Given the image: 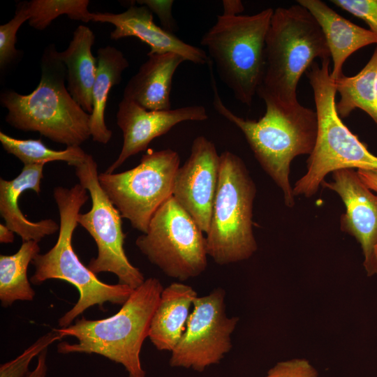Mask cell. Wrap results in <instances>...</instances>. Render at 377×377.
<instances>
[{
	"instance_id": "cell-13",
	"label": "cell",
	"mask_w": 377,
	"mask_h": 377,
	"mask_svg": "<svg viewBox=\"0 0 377 377\" xmlns=\"http://www.w3.org/2000/svg\"><path fill=\"white\" fill-rule=\"evenodd\" d=\"M219 169L220 155L214 142L200 135L193 140L191 154L175 177L172 196L205 234L209 227Z\"/></svg>"
},
{
	"instance_id": "cell-34",
	"label": "cell",
	"mask_w": 377,
	"mask_h": 377,
	"mask_svg": "<svg viewBox=\"0 0 377 377\" xmlns=\"http://www.w3.org/2000/svg\"><path fill=\"white\" fill-rule=\"evenodd\" d=\"M47 348L44 350L38 356L37 364L34 370L30 371L27 377H46L47 366L46 362Z\"/></svg>"
},
{
	"instance_id": "cell-32",
	"label": "cell",
	"mask_w": 377,
	"mask_h": 377,
	"mask_svg": "<svg viewBox=\"0 0 377 377\" xmlns=\"http://www.w3.org/2000/svg\"><path fill=\"white\" fill-rule=\"evenodd\" d=\"M357 171L362 181L377 193V169H357Z\"/></svg>"
},
{
	"instance_id": "cell-1",
	"label": "cell",
	"mask_w": 377,
	"mask_h": 377,
	"mask_svg": "<svg viewBox=\"0 0 377 377\" xmlns=\"http://www.w3.org/2000/svg\"><path fill=\"white\" fill-rule=\"evenodd\" d=\"M209 68L216 111L241 130L254 156L263 170L281 189L284 203L295 205V195L289 180L290 164L295 157L310 155L318 133L316 111L299 102L286 105L263 95L266 110L258 120L244 119L229 110L222 102L216 87L212 64Z\"/></svg>"
},
{
	"instance_id": "cell-3",
	"label": "cell",
	"mask_w": 377,
	"mask_h": 377,
	"mask_svg": "<svg viewBox=\"0 0 377 377\" xmlns=\"http://www.w3.org/2000/svg\"><path fill=\"white\" fill-rule=\"evenodd\" d=\"M163 290L160 281L150 277L133 290L113 316L99 320L82 317L74 324L56 329L62 338L73 337L78 341L59 343L58 353L98 354L122 364L128 377H145L140 354Z\"/></svg>"
},
{
	"instance_id": "cell-30",
	"label": "cell",
	"mask_w": 377,
	"mask_h": 377,
	"mask_svg": "<svg viewBox=\"0 0 377 377\" xmlns=\"http://www.w3.org/2000/svg\"><path fill=\"white\" fill-rule=\"evenodd\" d=\"M265 377H319L310 362L304 358H293L277 362Z\"/></svg>"
},
{
	"instance_id": "cell-2",
	"label": "cell",
	"mask_w": 377,
	"mask_h": 377,
	"mask_svg": "<svg viewBox=\"0 0 377 377\" xmlns=\"http://www.w3.org/2000/svg\"><path fill=\"white\" fill-rule=\"evenodd\" d=\"M40 70V82L30 94L10 89L1 93L0 103L7 110L6 122L20 131L38 132L66 147H80L91 137V114L68 92L66 68L54 44L45 48Z\"/></svg>"
},
{
	"instance_id": "cell-4",
	"label": "cell",
	"mask_w": 377,
	"mask_h": 377,
	"mask_svg": "<svg viewBox=\"0 0 377 377\" xmlns=\"http://www.w3.org/2000/svg\"><path fill=\"white\" fill-rule=\"evenodd\" d=\"M88 191L80 184L71 188L57 186L53 197L59 214L60 224L57 242L47 252L38 254L31 264L35 271L30 279L34 285L49 279H60L73 285L80 297L73 307L58 321L60 327L71 325L85 310L106 302L123 304L133 290L126 285L108 284L101 281L83 265L72 246V238L81 207L89 199Z\"/></svg>"
},
{
	"instance_id": "cell-9",
	"label": "cell",
	"mask_w": 377,
	"mask_h": 377,
	"mask_svg": "<svg viewBox=\"0 0 377 377\" xmlns=\"http://www.w3.org/2000/svg\"><path fill=\"white\" fill-rule=\"evenodd\" d=\"M179 163L178 153L171 149H149L135 168L99 173L98 181L121 217L145 234L154 213L172 195Z\"/></svg>"
},
{
	"instance_id": "cell-12",
	"label": "cell",
	"mask_w": 377,
	"mask_h": 377,
	"mask_svg": "<svg viewBox=\"0 0 377 377\" xmlns=\"http://www.w3.org/2000/svg\"><path fill=\"white\" fill-rule=\"evenodd\" d=\"M225 296L219 288L195 299L185 330L171 352V367L201 372L219 363L230 350L231 334L239 318L227 316Z\"/></svg>"
},
{
	"instance_id": "cell-6",
	"label": "cell",
	"mask_w": 377,
	"mask_h": 377,
	"mask_svg": "<svg viewBox=\"0 0 377 377\" xmlns=\"http://www.w3.org/2000/svg\"><path fill=\"white\" fill-rule=\"evenodd\" d=\"M330 59L314 61L306 71L318 119L316 145L306 161V174L293 188L295 196H313L326 175L342 168L377 169V156L353 133L336 109L337 90L330 76Z\"/></svg>"
},
{
	"instance_id": "cell-18",
	"label": "cell",
	"mask_w": 377,
	"mask_h": 377,
	"mask_svg": "<svg viewBox=\"0 0 377 377\" xmlns=\"http://www.w3.org/2000/svg\"><path fill=\"white\" fill-rule=\"evenodd\" d=\"M314 17L325 38L333 68L330 76L337 80L343 75L346 59L358 50L374 43L377 35L340 15L320 0H297Z\"/></svg>"
},
{
	"instance_id": "cell-28",
	"label": "cell",
	"mask_w": 377,
	"mask_h": 377,
	"mask_svg": "<svg viewBox=\"0 0 377 377\" xmlns=\"http://www.w3.org/2000/svg\"><path fill=\"white\" fill-rule=\"evenodd\" d=\"M29 20L22 1L16 6L14 17L0 26V68L3 70L19 55L15 48L16 35L22 24Z\"/></svg>"
},
{
	"instance_id": "cell-29",
	"label": "cell",
	"mask_w": 377,
	"mask_h": 377,
	"mask_svg": "<svg viewBox=\"0 0 377 377\" xmlns=\"http://www.w3.org/2000/svg\"><path fill=\"white\" fill-rule=\"evenodd\" d=\"M337 7L364 21L377 35V0H331Z\"/></svg>"
},
{
	"instance_id": "cell-7",
	"label": "cell",
	"mask_w": 377,
	"mask_h": 377,
	"mask_svg": "<svg viewBox=\"0 0 377 377\" xmlns=\"http://www.w3.org/2000/svg\"><path fill=\"white\" fill-rule=\"evenodd\" d=\"M273 13L268 8L250 15H218L200 40L219 78L247 106L263 80L265 40Z\"/></svg>"
},
{
	"instance_id": "cell-33",
	"label": "cell",
	"mask_w": 377,
	"mask_h": 377,
	"mask_svg": "<svg viewBox=\"0 0 377 377\" xmlns=\"http://www.w3.org/2000/svg\"><path fill=\"white\" fill-rule=\"evenodd\" d=\"M222 4L223 7L222 15H239L244 10L243 3L240 0H223Z\"/></svg>"
},
{
	"instance_id": "cell-26",
	"label": "cell",
	"mask_w": 377,
	"mask_h": 377,
	"mask_svg": "<svg viewBox=\"0 0 377 377\" xmlns=\"http://www.w3.org/2000/svg\"><path fill=\"white\" fill-rule=\"evenodd\" d=\"M22 3L29 16V25L39 31L62 15L85 23L91 21L88 0H31Z\"/></svg>"
},
{
	"instance_id": "cell-5",
	"label": "cell",
	"mask_w": 377,
	"mask_h": 377,
	"mask_svg": "<svg viewBox=\"0 0 377 377\" xmlns=\"http://www.w3.org/2000/svg\"><path fill=\"white\" fill-rule=\"evenodd\" d=\"M316 59H331L322 29L300 4L274 10L265 40V68L258 89L286 105L298 103L300 77Z\"/></svg>"
},
{
	"instance_id": "cell-16",
	"label": "cell",
	"mask_w": 377,
	"mask_h": 377,
	"mask_svg": "<svg viewBox=\"0 0 377 377\" xmlns=\"http://www.w3.org/2000/svg\"><path fill=\"white\" fill-rule=\"evenodd\" d=\"M91 21L112 24L114 29L110 33L111 39L138 38L149 46V54L176 53L186 61L200 65L208 64L210 61L201 48L185 43L173 33L156 25L153 13L145 6H137L133 3L120 13H91Z\"/></svg>"
},
{
	"instance_id": "cell-25",
	"label": "cell",
	"mask_w": 377,
	"mask_h": 377,
	"mask_svg": "<svg viewBox=\"0 0 377 377\" xmlns=\"http://www.w3.org/2000/svg\"><path fill=\"white\" fill-rule=\"evenodd\" d=\"M0 142L3 149L17 157L24 165L63 161L75 168L84 161L87 156L80 147H67L64 150H54L46 147L41 139H17L3 131L0 132Z\"/></svg>"
},
{
	"instance_id": "cell-22",
	"label": "cell",
	"mask_w": 377,
	"mask_h": 377,
	"mask_svg": "<svg viewBox=\"0 0 377 377\" xmlns=\"http://www.w3.org/2000/svg\"><path fill=\"white\" fill-rule=\"evenodd\" d=\"M97 72L92 88L93 111L90 119L91 137L94 142L108 144L112 135L105 121L106 103L111 88L119 84L129 63L122 52L107 45L97 51Z\"/></svg>"
},
{
	"instance_id": "cell-11",
	"label": "cell",
	"mask_w": 377,
	"mask_h": 377,
	"mask_svg": "<svg viewBox=\"0 0 377 377\" xmlns=\"http://www.w3.org/2000/svg\"><path fill=\"white\" fill-rule=\"evenodd\" d=\"M75 169L79 184L91 199L89 211L79 214L77 219L97 246V256L91 259L88 268L95 274L112 273L117 276L119 283L135 289L145 279L126 255L124 244L126 235L122 230V217L101 186L96 161L87 154L84 161Z\"/></svg>"
},
{
	"instance_id": "cell-31",
	"label": "cell",
	"mask_w": 377,
	"mask_h": 377,
	"mask_svg": "<svg viewBox=\"0 0 377 377\" xmlns=\"http://www.w3.org/2000/svg\"><path fill=\"white\" fill-rule=\"evenodd\" d=\"M137 4L145 6L158 17L161 27L173 33L177 29V23L172 16V0H138Z\"/></svg>"
},
{
	"instance_id": "cell-17",
	"label": "cell",
	"mask_w": 377,
	"mask_h": 377,
	"mask_svg": "<svg viewBox=\"0 0 377 377\" xmlns=\"http://www.w3.org/2000/svg\"><path fill=\"white\" fill-rule=\"evenodd\" d=\"M45 164L24 165L21 172L13 179H0V214L6 226L19 235L22 242H39L47 235L59 230V225L52 219H47L34 222L22 213L18 200L27 190H33L38 195L41 188Z\"/></svg>"
},
{
	"instance_id": "cell-35",
	"label": "cell",
	"mask_w": 377,
	"mask_h": 377,
	"mask_svg": "<svg viewBox=\"0 0 377 377\" xmlns=\"http://www.w3.org/2000/svg\"><path fill=\"white\" fill-rule=\"evenodd\" d=\"M14 232L9 229L6 225L0 224V242L3 244H10L14 241Z\"/></svg>"
},
{
	"instance_id": "cell-19",
	"label": "cell",
	"mask_w": 377,
	"mask_h": 377,
	"mask_svg": "<svg viewBox=\"0 0 377 377\" xmlns=\"http://www.w3.org/2000/svg\"><path fill=\"white\" fill-rule=\"evenodd\" d=\"M147 57L125 86L123 98L148 110H170L172 78L186 59L176 53L147 54Z\"/></svg>"
},
{
	"instance_id": "cell-10",
	"label": "cell",
	"mask_w": 377,
	"mask_h": 377,
	"mask_svg": "<svg viewBox=\"0 0 377 377\" xmlns=\"http://www.w3.org/2000/svg\"><path fill=\"white\" fill-rule=\"evenodd\" d=\"M135 245L165 275L181 281L199 276L207 266L203 232L172 196L154 213Z\"/></svg>"
},
{
	"instance_id": "cell-20",
	"label": "cell",
	"mask_w": 377,
	"mask_h": 377,
	"mask_svg": "<svg viewBox=\"0 0 377 377\" xmlns=\"http://www.w3.org/2000/svg\"><path fill=\"white\" fill-rule=\"evenodd\" d=\"M197 297L191 286L180 282L163 288L149 332L157 350L172 351L185 330L191 306Z\"/></svg>"
},
{
	"instance_id": "cell-15",
	"label": "cell",
	"mask_w": 377,
	"mask_h": 377,
	"mask_svg": "<svg viewBox=\"0 0 377 377\" xmlns=\"http://www.w3.org/2000/svg\"><path fill=\"white\" fill-rule=\"evenodd\" d=\"M117 124L123 133L119 156L105 170L114 173L129 157L147 149L155 138L167 133L180 122L205 121L208 114L202 105H191L168 110H148L136 103L122 98L118 105Z\"/></svg>"
},
{
	"instance_id": "cell-23",
	"label": "cell",
	"mask_w": 377,
	"mask_h": 377,
	"mask_svg": "<svg viewBox=\"0 0 377 377\" xmlns=\"http://www.w3.org/2000/svg\"><path fill=\"white\" fill-rule=\"evenodd\" d=\"M340 100L336 109L346 118L355 109L364 111L377 125V47L364 68L355 75L343 74L332 80Z\"/></svg>"
},
{
	"instance_id": "cell-27",
	"label": "cell",
	"mask_w": 377,
	"mask_h": 377,
	"mask_svg": "<svg viewBox=\"0 0 377 377\" xmlns=\"http://www.w3.org/2000/svg\"><path fill=\"white\" fill-rule=\"evenodd\" d=\"M62 339L56 329L43 335L19 356L2 364L0 367V377H27L30 372L29 367L33 359L38 356L52 343Z\"/></svg>"
},
{
	"instance_id": "cell-14",
	"label": "cell",
	"mask_w": 377,
	"mask_h": 377,
	"mask_svg": "<svg viewBox=\"0 0 377 377\" xmlns=\"http://www.w3.org/2000/svg\"><path fill=\"white\" fill-rule=\"evenodd\" d=\"M332 181L321 186L336 192L346 207L340 217L341 231L360 243L367 276L377 275V194L374 193L353 168L332 172Z\"/></svg>"
},
{
	"instance_id": "cell-24",
	"label": "cell",
	"mask_w": 377,
	"mask_h": 377,
	"mask_svg": "<svg viewBox=\"0 0 377 377\" xmlns=\"http://www.w3.org/2000/svg\"><path fill=\"white\" fill-rule=\"evenodd\" d=\"M35 241L23 242L13 255L0 256V301L3 307L16 301H32L35 292L27 276V269L39 254L40 246Z\"/></svg>"
},
{
	"instance_id": "cell-8",
	"label": "cell",
	"mask_w": 377,
	"mask_h": 377,
	"mask_svg": "<svg viewBox=\"0 0 377 377\" xmlns=\"http://www.w3.org/2000/svg\"><path fill=\"white\" fill-rule=\"evenodd\" d=\"M256 186L243 160L229 151L220 154L217 189L206 233L207 255L218 265L241 262L258 249L253 231Z\"/></svg>"
},
{
	"instance_id": "cell-21",
	"label": "cell",
	"mask_w": 377,
	"mask_h": 377,
	"mask_svg": "<svg viewBox=\"0 0 377 377\" xmlns=\"http://www.w3.org/2000/svg\"><path fill=\"white\" fill-rule=\"evenodd\" d=\"M95 41L93 31L78 26L67 48L58 52L66 68L67 89L73 98L89 114L93 111L92 88L97 72V58L91 52Z\"/></svg>"
}]
</instances>
